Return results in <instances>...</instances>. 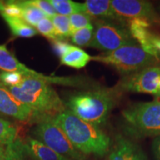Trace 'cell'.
<instances>
[{
    "instance_id": "obj_1",
    "label": "cell",
    "mask_w": 160,
    "mask_h": 160,
    "mask_svg": "<svg viewBox=\"0 0 160 160\" xmlns=\"http://www.w3.org/2000/svg\"><path fill=\"white\" fill-rule=\"evenodd\" d=\"M53 119L80 153L103 157L109 151L111 140L99 126L84 121L67 109Z\"/></svg>"
},
{
    "instance_id": "obj_2",
    "label": "cell",
    "mask_w": 160,
    "mask_h": 160,
    "mask_svg": "<svg viewBox=\"0 0 160 160\" xmlns=\"http://www.w3.org/2000/svg\"><path fill=\"white\" fill-rule=\"evenodd\" d=\"M14 97L25 104L42 120L54 118L66 110L65 103L48 82L38 78L25 77L18 87H7Z\"/></svg>"
},
{
    "instance_id": "obj_3",
    "label": "cell",
    "mask_w": 160,
    "mask_h": 160,
    "mask_svg": "<svg viewBox=\"0 0 160 160\" xmlns=\"http://www.w3.org/2000/svg\"><path fill=\"white\" fill-rule=\"evenodd\" d=\"M117 92L102 89L78 92L68 98L65 106L84 121L100 126L106 122L115 105Z\"/></svg>"
},
{
    "instance_id": "obj_4",
    "label": "cell",
    "mask_w": 160,
    "mask_h": 160,
    "mask_svg": "<svg viewBox=\"0 0 160 160\" xmlns=\"http://www.w3.org/2000/svg\"><path fill=\"white\" fill-rule=\"evenodd\" d=\"M91 60L111 65L126 76L154 65L157 62L138 44L125 45L113 51L91 57Z\"/></svg>"
},
{
    "instance_id": "obj_5",
    "label": "cell",
    "mask_w": 160,
    "mask_h": 160,
    "mask_svg": "<svg viewBox=\"0 0 160 160\" xmlns=\"http://www.w3.org/2000/svg\"><path fill=\"white\" fill-rule=\"evenodd\" d=\"M122 114L131 131L141 135H160L159 100L135 104L123 110Z\"/></svg>"
},
{
    "instance_id": "obj_6",
    "label": "cell",
    "mask_w": 160,
    "mask_h": 160,
    "mask_svg": "<svg viewBox=\"0 0 160 160\" xmlns=\"http://www.w3.org/2000/svg\"><path fill=\"white\" fill-rule=\"evenodd\" d=\"M138 44L132 37L128 27L113 20L98 19L93 28V37L90 47L103 51H115L122 46Z\"/></svg>"
},
{
    "instance_id": "obj_7",
    "label": "cell",
    "mask_w": 160,
    "mask_h": 160,
    "mask_svg": "<svg viewBox=\"0 0 160 160\" xmlns=\"http://www.w3.org/2000/svg\"><path fill=\"white\" fill-rule=\"evenodd\" d=\"M33 134L37 138L36 139L68 159H85L83 153L73 147L64 131L52 118L40 121L33 130Z\"/></svg>"
},
{
    "instance_id": "obj_8",
    "label": "cell",
    "mask_w": 160,
    "mask_h": 160,
    "mask_svg": "<svg viewBox=\"0 0 160 160\" xmlns=\"http://www.w3.org/2000/svg\"><path fill=\"white\" fill-rule=\"evenodd\" d=\"M115 89L160 97V68L151 65L125 76Z\"/></svg>"
},
{
    "instance_id": "obj_9",
    "label": "cell",
    "mask_w": 160,
    "mask_h": 160,
    "mask_svg": "<svg viewBox=\"0 0 160 160\" xmlns=\"http://www.w3.org/2000/svg\"><path fill=\"white\" fill-rule=\"evenodd\" d=\"M112 8L116 20L125 25L136 19H144L151 24L160 18L149 2L142 0H112Z\"/></svg>"
},
{
    "instance_id": "obj_10",
    "label": "cell",
    "mask_w": 160,
    "mask_h": 160,
    "mask_svg": "<svg viewBox=\"0 0 160 160\" xmlns=\"http://www.w3.org/2000/svg\"><path fill=\"white\" fill-rule=\"evenodd\" d=\"M0 112L19 121L39 118L31 108L17 99L6 86L0 82Z\"/></svg>"
},
{
    "instance_id": "obj_11",
    "label": "cell",
    "mask_w": 160,
    "mask_h": 160,
    "mask_svg": "<svg viewBox=\"0 0 160 160\" xmlns=\"http://www.w3.org/2000/svg\"><path fill=\"white\" fill-rule=\"evenodd\" d=\"M0 69L3 71L17 72L25 77L38 78L40 79H43L45 77V75L28 68L20 62L14 56L11 54L5 45H0Z\"/></svg>"
},
{
    "instance_id": "obj_12",
    "label": "cell",
    "mask_w": 160,
    "mask_h": 160,
    "mask_svg": "<svg viewBox=\"0 0 160 160\" xmlns=\"http://www.w3.org/2000/svg\"><path fill=\"white\" fill-rule=\"evenodd\" d=\"M108 160H144V157L135 144L118 136L108 156Z\"/></svg>"
},
{
    "instance_id": "obj_13",
    "label": "cell",
    "mask_w": 160,
    "mask_h": 160,
    "mask_svg": "<svg viewBox=\"0 0 160 160\" xmlns=\"http://www.w3.org/2000/svg\"><path fill=\"white\" fill-rule=\"evenodd\" d=\"M25 145L28 154L35 160H71L33 138L28 137Z\"/></svg>"
},
{
    "instance_id": "obj_14",
    "label": "cell",
    "mask_w": 160,
    "mask_h": 160,
    "mask_svg": "<svg viewBox=\"0 0 160 160\" xmlns=\"http://www.w3.org/2000/svg\"><path fill=\"white\" fill-rule=\"evenodd\" d=\"M83 13L91 17L116 20L110 0H87L83 3Z\"/></svg>"
},
{
    "instance_id": "obj_15",
    "label": "cell",
    "mask_w": 160,
    "mask_h": 160,
    "mask_svg": "<svg viewBox=\"0 0 160 160\" xmlns=\"http://www.w3.org/2000/svg\"><path fill=\"white\" fill-rule=\"evenodd\" d=\"M60 60L62 65L75 69H81L91 61V57L82 49L71 45L65 54L60 57Z\"/></svg>"
},
{
    "instance_id": "obj_16",
    "label": "cell",
    "mask_w": 160,
    "mask_h": 160,
    "mask_svg": "<svg viewBox=\"0 0 160 160\" xmlns=\"http://www.w3.org/2000/svg\"><path fill=\"white\" fill-rule=\"evenodd\" d=\"M25 142L19 138L13 142L0 143V158L5 160H25Z\"/></svg>"
},
{
    "instance_id": "obj_17",
    "label": "cell",
    "mask_w": 160,
    "mask_h": 160,
    "mask_svg": "<svg viewBox=\"0 0 160 160\" xmlns=\"http://www.w3.org/2000/svg\"><path fill=\"white\" fill-rule=\"evenodd\" d=\"M8 25L12 34L17 37L31 38L38 33L37 29L28 25L26 22L19 17H9L2 16Z\"/></svg>"
},
{
    "instance_id": "obj_18",
    "label": "cell",
    "mask_w": 160,
    "mask_h": 160,
    "mask_svg": "<svg viewBox=\"0 0 160 160\" xmlns=\"http://www.w3.org/2000/svg\"><path fill=\"white\" fill-rule=\"evenodd\" d=\"M22 11V19L32 27H35L44 18L47 17L45 13L31 1H17Z\"/></svg>"
},
{
    "instance_id": "obj_19",
    "label": "cell",
    "mask_w": 160,
    "mask_h": 160,
    "mask_svg": "<svg viewBox=\"0 0 160 160\" xmlns=\"http://www.w3.org/2000/svg\"><path fill=\"white\" fill-rule=\"evenodd\" d=\"M58 14L70 17L72 14L83 12V4L71 0H48Z\"/></svg>"
},
{
    "instance_id": "obj_20",
    "label": "cell",
    "mask_w": 160,
    "mask_h": 160,
    "mask_svg": "<svg viewBox=\"0 0 160 160\" xmlns=\"http://www.w3.org/2000/svg\"><path fill=\"white\" fill-rule=\"evenodd\" d=\"M54 26L56 33L59 40L70 37L72 33V28L70 22L69 17L57 14L51 18Z\"/></svg>"
},
{
    "instance_id": "obj_21",
    "label": "cell",
    "mask_w": 160,
    "mask_h": 160,
    "mask_svg": "<svg viewBox=\"0 0 160 160\" xmlns=\"http://www.w3.org/2000/svg\"><path fill=\"white\" fill-rule=\"evenodd\" d=\"M72 42L81 47L91 46L93 37V27H87L85 28L72 31L71 35Z\"/></svg>"
},
{
    "instance_id": "obj_22",
    "label": "cell",
    "mask_w": 160,
    "mask_h": 160,
    "mask_svg": "<svg viewBox=\"0 0 160 160\" xmlns=\"http://www.w3.org/2000/svg\"><path fill=\"white\" fill-rule=\"evenodd\" d=\"M19 138L16 126L7 120L0 118V143L13 142Z\"/></svg>"
},
{
    "instance_id": "obj_23",
    "label": "cell",
    "mask_w": 160,
    "mask_h": 160,
    "mask_svg": "<svg viewBox=\"0 0 160 160\" xmlns=\"http://www.w3.org/2000/svg\"><path fill=\"white\" fill-rule=\"evenodd\" d=\"M69 19L72 28V31L93 26L91 24V17L83 12L71 15L69 17Z\"/></svg>"
},
{
    "instance_id": "obj_24",
    "label": "cell",
    "mask_w": 160,
    "mask_h": 160,
    "mask_svg": "<svg viewBox=\"0 0 160 160\" xmlns=\"http://www.w3.org/2000/svg\"><path fill=\"white\" fill-rule=\"evenodd\" d=\"M35 28L37 29V31L39 33L43 35L44 37L48 38L50 39H52L53 41V40L59 39L57 36V33H56L54 26H53V24L52 22L51 18H44L37 24Z\"/></svg>"
},
{
    "instance_id": "obj_25",
    "label": "cell",
    "mask_w": 160,
    "mask_h": 160,
    "mask_svg": "<svg viewBox=\"0 0 160 160\" xmlns=\"http://www.w3.org/2000/svg\"><path fill=\"white\" fill-rule=\"evenodd\" d=\"M23 79L24 76L17 72H0V82L6 87H18Z\"/></svg>"
},
{
    "instance_id": "obj_26",
    "label": "cell",
    "mask_w": 160,
    "mask_h": 160,
    "mask_svg": "<svg viewBox=\"0 0 160 160\" xmlns=\"http://www.w3.org/2000/svg\"><path fill=\"white\" fill-rule=\"evenodd\" d=\"M1 15L9 17L22 18V11L21 7L18 4L17 1L6 2L5 4V8L1 12Z\"/></svg>"
},
{
    "instance_id": "obj_27",
    "label": "cell",
    "mask_w": 160,
    "mask_h": 160,
    "mask_svg": "<svg viewBox=\"0 0 160 160\" xmlns=\"http://www.w3.org/2000/svg\"><path fill=\"white\" fill-rule=\"evenodd\" d=\"M31 2L41 10L47 17L52 18L57 14L55 9L53 8L51 4L49 2V1H47V0H32Z\"/></svg>"
},
{
    "instance_id": "obj_28",
    "label": "cell",
    "mask_w": 160,
    "mask_h": 160,
    "mask_svg": "<svg viewBox=\"0 0 160 160\" xmlns=\"http://www.w3.org/2000/svg\"><path fill=\"white\" fill-rule=\"evenodd\" d=\"M53 46L54 51L57 53V54L59 57H62V56L66 53V51L68 50L71 45L68 43L65 42L62 40H53Z\"/></svg>"
},
{
    "instance_id": "obj_29",
    "label": "cell",
    "mask_w": 160,
    "mask_h": 160,
    "mask_svg": "<svg viewBox=\"0 0 160 160\" xmlns=\"http://www.w3.org/2000/svg\"><path fill=\"white\" fill-rule=\"evenodd\" d=\"M152 149L156 160H160V135L158 136L153 141Z\"/></svg>"
},
{
    "instance_id": "obj_30",
    "label": "cell",
    "mask_w": 160,
    "mask_h": 160,
    "mask_svg": "<svg viewBox=\"0 0 160 160\" xmlns=\"http://www.w3.org/2000/svg\"><path fill=\"white\" fill-rule=\"evenodd\" d=\"M5 8V3L2 1H0V12H2Z\"/></svg>"
},
{
    "instance_id": "obj_31",
    "label": "cell",
    "mask_w": 160,
    "mask_h": 160,
    "mask_svg": "<svg viewBox=\"0 0 160 160\" xmlns=\"http://www.w3.org/2000/svg\"><path fill=\"white\" fill-rule=\"evenodd\" d=\"M157 99L159 100V101L160 102V97H157Z\"/></svg>"
},
{
    "instance_id": "obj_32",
    "label": "cell",
    "mask_w": 160,
    "mask_h": 160,
    "mask_svg": "<svg viewBox=\"0 0 160 160\" xmlns=\"http://www.w3.org/2000/svg\"><path fill=\"white\" fill-rule=\"evenodd\" d=\"M159 17H160V8H159ZM160 18V17H159Z\"/></svg>"
},
{
    "instance_id": "obj_33",
    "label": "cell",
    "mask_w": 160,
    "mask_h": 160,
    "mask_svg": "<svg viewBox=\"0 0 160 160\" xmlns=\"http://www.w3.org/2000/svg\"><path fill=\"white\" fill-rule=\"evenodd\" d=\"M0 160H5V159H2V158H0Z\"/></svg>"
}]
</instances>
